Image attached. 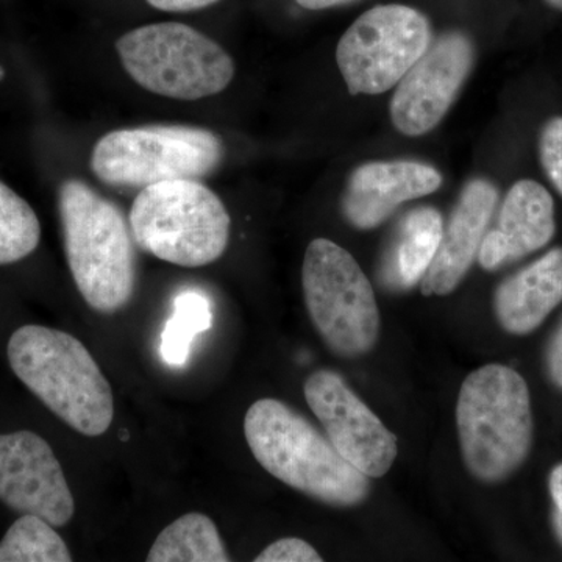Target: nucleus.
<instances>
[{
	"mask_svg": "<svg viewBox=\"0 0 562 562\" xmlns=\"http://www.w3.org/2000/svg\"><path fill=\"white\" fill-rule=\"evenodd\" d=\"M244 435L261 468L292 490L339 508L368 498L369 476L286 403L255 402L247 409Z\"/></svg>",
	"mask_w": 562,
	"mask_h": 562,
	"instance_id": "obj_1",
	"label": "nucleus"
},
{
	"mask_svg": "<svg viewBox=\"0 0 562 562\" xmlns=\"http://www.w3.org/2000/svg\"><path fill=\"white\" fill-rule=\"evenodd\" d=\"M58 210L66 260L81 297L94 312H121L136 288L131 222L116 203L76 179L61 184Z\"/></svg>",
	"mask_w": 562,
	"mask_h": 562,
	"instance_id": "obj_2",
	"label": "nucleus"
},
{
	"mask_svg": "<svg viewBox=\"0 0 562 562\" xmlns=\"http://www.w3.org/2000/svg\"><path fill=\"white\" fill-rule=\"evenodd\" d=\"M11 371L58 419L101 436L114 416L113 391L87 347L69 333L24 325L11 335Z\"/></svg>",
	"mask_w": 562,
	"mask_h": 562,
	"instance_id": "obj_3",
	"label": "nucleus"
},
{
	"mask_svg": "<svg viewBox=\"0 0 562 562\" xmlns=\"http://www.w3.org/2000/svg\"><path fill=\"white\" fill-rule=\"evenodd\" d=\"M462 460L484 483H502L531 452V397L524 376L508 366L476 369L462 382L457 405Z\"/></svg>",
	"mask_w": 562,
	"mask_h": 562,
	"instance_id": "obj_4",
	"label": "nucleus"
},
{
	"mask_svg": "<svg viewBox=\"0 0 562 562\" xmlns=\"http://www.w3.org/2000/svg\"><path fill=\"white\" fill-rule=\"evenodd\" d=\"M128 222L140 249L181 268L220 260L231 239V214L216 192L199 180H166L143 188Z\"/></svg>",
	"mask_w": 562,
	"mask_h": 562,
	"instance_id": "obj_5",
	"label": "nucleus"
},
{
	"mask_svg": "<svg viewBox=\"0 0 562 562\" xmlns=\"http://www.w3.org/2000/svg\"><path fill=\"white\" fill-rule=\"evenodd\" d=\"M122 66L139 87L177 101L220 94L235 61L216 41L180 22L143 25L116 43Z\"/></svg>",
	"mask_w": 562,
	"mask_h": 562,
	"instance_id": "obj_6",
	"label": "nucleus"
},
{
	"mask_svg": "<svg viewBox=\"0 0 562 562\" xmlns=\"http://www.w3.org/2000/svg\"><path fill=\"white\" fill-rule=\"evenodd\" d=\"M224 144L191 125H146L106 133L95 143L91 169L102 183L143 190L166 180H199L220 168Z\"/></svg>",
	"mask_w": 562,
	"mask_h": 562,
	"instance_id": "obj_7",
	"label": "nucleus"
},
{
	"mask_svg": "<svg viewBox=\"0 0 562 562\" xmlns=\"http://www.w3.org/2000/svg\"><path fill=\"white\" fill-rule=\"evenodd\" d=\"M306 308L333 353L360 357L379 339L380 312L371 281L357 260L330 239H314L302 268Z\"/></svg>",
	"mask_w": 562,
	"mask_h": 562,
	"instance_id": "obj_8",
	"label": "nucleus"
},
{
	"mask_svg": "<svg viewBox=\"0 0 562 562\" xmlns=\"http://www.w3.org/2000/svg\"><path fill=\"white\" fill-rule=\"evenodd\" d=\"M430 21L412 7L390 3L362 13L344 33L336 61L351 95L392 90L427 52Z\"/></svg>",
	"mask_w": 562,
	"mask_h": 562,
	"instance_id": "obj_9",
	"label": "nucleus"
},
{
	"mask_svg": "<svg viewBox=\"0 0 562 562\" xmlns=\"http://www.w3.org/2000/svg\"><path fill=\"white\" fill-rule=\"evenodd\" d=\"M475 46L464 32L432 38L427 52L395 85L391 121L406 136H422L441 124L471 76Z\"/></svg>",
	"mask_w": 562,
	"mask_h": 562,
	"instance_id": "obj_10",
	"label": "nucleus"
},
{
	"mask_svg": "<svg viewBox=\"0 0 562 562\" xmlns=\"http://www.w3.org/2000/svg\"><path fill=\"white\" fill-rule=\"evenodd\" d=\"M306 403L335 449L369 479H382L398 453L397 436L331 371H317L303 386Z\"/></svg>",
	"mask_w": 562,
	"mask_h": 562,
	"instance_id": "obj_11",
	"label": "nucleus"
},
{
	"mask_svg": "<svg viewBox=\"0 0 562 562\" xmlns=\"http://www.w3.org/2000/svg\"><path fill=\"white\" fill-rule=\"evenodd\" d=\"M0 502L20 514H33L55 528L76 512L61 464L46 439L21 430L0 435Z\"/></svg>",
	"mask_w": 562,
	"mask_h": 562,
	"instance_id": "obj_12",
	"label": "nucleus"
},
{
	"mask_svg": "<svg viewBox=\"0 0 562 562\" xmlns=\"http://www.w3.org/2000/svg\"><path fill=\"white\" fill-rule=\"evenodd\" d=\"M442 184L438 169L413 160L364 162L351 172L342 198L346 220L371 231L390 220L405 202L430 195Z\"/></svg>",
	"mask_w": 562,
	"mask_h": 562,
	"instance_id": "obj_13",
	"label": "nucleus"
},
{
	"mask_svg": "<svg viewBox=\"0 0 562 562\" xmlns=\"http://www.w3.org/2000/svg\"><path fill=\"white\" fill-rule=\"evenodd\" d=\"M497 202L498 191L492 181L473 179L465 184L443 227L435 260L420 280L422 294L447 295L460 286L479 257Z\"/></svg>",
	"mask_w": 562,
	"mask_h": 562,
	"instance_id": "obj_14",
	"label": "nucleus"
},
{
	"mask_svg": "<svg viewBox=\"0 0 562 562\" xmlns=\"http://www.w3.org/2000/svg\"><path fill=\"white\" fill-rule=\"evenodd\" d=\"M557 233L552 194L535 180H519L506 194L497 227L484 235L479 261L497 271L543 249Z\"/></svg>",
	"mask_w": 562,
	"mask_h": 562,
	"instance_id": "obj_15",
	"label": "nucleus"
},
{
	"mask_svg": "<svg viewBox=\"0 0 562 562\" xmlns=\"http://www.w3.org/2000/svg\"><path fill=\"white\" fill-rule=\"evenodd\" d=\"M562 303V247L547 251L498 284L494 310L503 330L530 335Z\"/></svg>",
	"mask_w": 562,
	"mask_h": 562,
	"instance_id": "obj_16",
	"label": "nucleus"
},
{
	"mask_svg": "<svg viewBox=\"0 0 562 562\" xmlns=\"http://www.w3.org/2000/svg\"><path fill=\"white\" fill-rule=\"evenodd\" d=\"M442 231L441 213L432 206L408 211L398 222L384 257L383 283L392 291H406L419 284L435 260Z\"/></svg>",
	"mask_w": 562,
	"mask_h": 562,
	"instance_id": "obj_17",
	"label": "nucleus"
},
{
	"mask_svg": "<svg viewBox=\"0 0 562 562\" xmlns=\"http://www.w3.org/2000/svg\"><path fill=\"white\" fill-rule=\"evenodd\" d=\"M149 562H228L216 525L205 514L191 513L173 520L155 539Z\"/></svg>",
	"mask_w": 562,
	"mask_h": 562,
	"instance_id": "obj_18",
	"label": "nucleus"
},
{
	"mask_svg": "<svg viewBox=\"0 0 562 562\" xmlns=\"http://www.w3.org/2000/svg\"><path fill=\"white\" fill-rule=\"evenodd\" d=\"M213 327V308L203 292L183 291L173 299V313L161 333V360L181 368L190 360L194 338Z\"/></svg>",
	"mask_w": 562,
	"mask_h": 562,
	"instance_id": "obj_19",
	"label": "nucleus"
},
{
	"mask_svg": "<svg viewBox=\"0 0 562 562\" xmlns=\"http://www.w3.org/2000/svg\"><path fill=\"white\" fill-rule=\"evenodd\" d=\"M68 546L54 525L33 514H21L0 541V562H70Z\"/></svg>",
	"mask_w": 562,
	"mask_h": 562,
	"instance_id": "obj_20",
	"label": "nucleus"
},
{
	"mask_svg": "<svg viewBox=\"0 0 562 562\" xmlns=\"http://www.w3.org/2000/svg\"><path fill=\"white\" fill-rule=\"evenodd\" d=\"M40 241L41 224L35 211L0 181V266L24 260Z\"/></svg>",
	"mask_w": 562,
	"mask_h": 562,
	"instance_id": "obj_21",
	"label": "nucleus"
},
{
	"mask_svg": "<svg viewBox=\"0 0 562 562\" xmlns=\"http://www.w3.org/2000/svg\"><path fill=\"white\" fill-rule=\"evenodd\" d=\"M539 161L547 179L562 198V116L543 124L539 135Z\"/></svg>",
	"mask_w": 562,
	"mask_h": 562,
	"instance_id": "obj_22",
	"label": "nucleus"
},
{
	"mask_svg": "<svg viewBox=\"0 0 562 562\" xmlns=\"http://www.w3.org/2000/svg\"><path fill=\"white\" fill-rule=\"evenodd\" d=\"M322 557L312 543L297 538L280 539L262 550L255 562H321Z\"/></svg>",
	"mask_w": 562,
	"mask_h": 562,
	"instance_id": "obj_23",
	"label": "nucleus"
},
{
	"mask_svg": "<svg viewBox=\"0 0 562 562\" xmlns=\"http://www.w3.org/2000/svg\"><path fill=\"white\" fill-rule=\"evenodd\" d=\"M546 368L550 382L562 391V321L547 346Z\"/></svg>",
	"mask_w": 562,
	"mask_h": 562,
	"instance_id": "obj_24",
	"label": "nucleus"
},
{
	"mask_svg": "<svg viewBox=\"0 0 562 562\" xmlns=\"http://www.w3.org/2000/svg\"><path fill=\"white\" fill-rule=\"evenodd\" d=\"M549 490L554 506V525L562 542V464L554 465L550 472Z\"/></svg>",
	"mask_w": 562,
	"mask_h": 562,
	"instance_id": "obj_25",
	"label": "nucleus"
},
{
	"mask_svg": "<svg viewBox=\"0 0 562 562\" xmlns=\"http://www.w3.org/2000/svg\"><path fill=\"white\" fill-rule=\"evenodd\" d=\"M154 9L181 13V11H194L206 9L220 0H147Z\"/></svg>",
	"mask_w": 562,
	"mask_h": 562,
	"instance_id": "obj_26",
	"label": "nucleus"
},
{
	"mask_svg": "<svg viewBox=\"0 0 562 562\" xmlns=\"http://www.w3.org/2000/svg\"><path fill=\"white\" fill-rule=\"evenodd\" d=\"M302 9L306 10H327L333 7L347 5V3L357 2V0H295Z\"/></svg>",
	"mask_w": 562,
	"mask_h": 562,
	"instance_id": "obj_27",
	"label": "nucleus"
},
{
	"mask_svg": "<svg viewBox=\"0 0 562 562\" xmlns=\"http://www.w3.org/2000/svg\"><path fill=\"white\" fill-rule=\"evenodd\" d=\"M543 2L554 10L562 11V0H543Z\"/></svg>",
	"mask_w": 562,
	"mask_h": 562,
	"instance_id": "obj_28",
	"label": "nucleus"
},
{
	"mask_svg": "<svg viewBox=\"0 0 562 562\" xmlns=\"http://www.w3.org/2000/svg\"><path fill=\"white\" fill-rule=\"evenodd\" d=\"M2 77H3V69L0 68V79H2Z\"/></svg>",
	"mask_w": 562,
	"mask_h": 562,
	"instance_id": "obj_29",
	"label": "nucleus"
}]
</instances>
